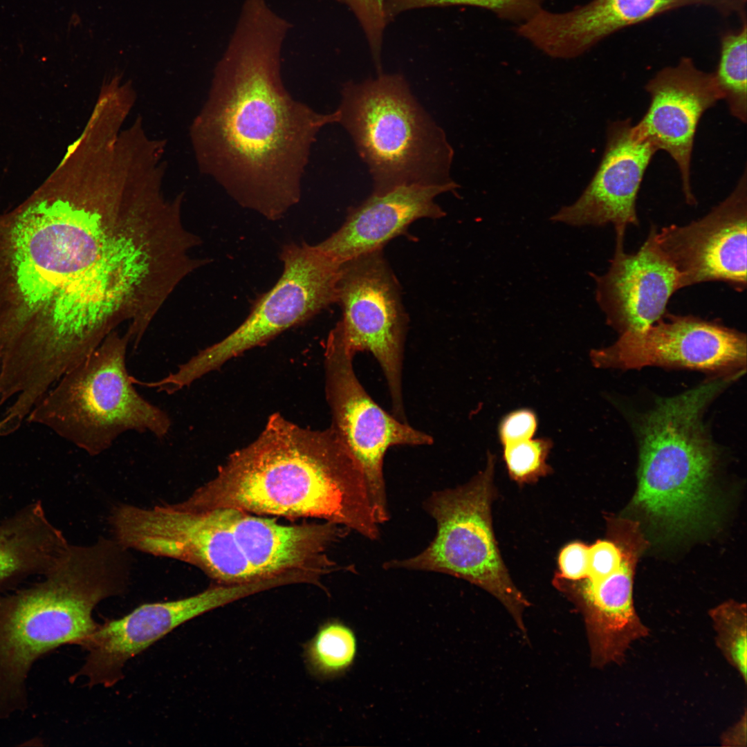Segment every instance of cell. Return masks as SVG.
<instances>
[{
	"mask_svg": "<svg viewBox=\"0 0 747 747\" xmlns=\"http://www.w3.org/2000/svg\"><path fill=\"white\" fill-rule=\"evenodd\" d=\"M747 0H591L564 12L542 8L516 33L548 57L580 56L616 32L670 10L705 6L723 16L746 17Z\"/></svg>",
	"mask_w": 747,
	"mask_h": 747,
	"instance_id": "cell-16",
	"label": "cell"
},
{
	"mask_svg": "<svg viewBox=\"0 0 747 747\" xmlns=\"http://www.w3.org/2000/svg\"><path fill=\"white\" fill-rule=\"evenodd\" d=\"M358 640L353 629L340 620L322 622L304 645V660L311 676L324 681L344 674L354 664Z\"/></svg>",
	"mask_w": 747,
	"mask_h": 747,
	"instance_id": "cell-22",
	"label": "cell"
},
{
	"mask_svg": "<svg viewBox=\"0 0 747 747\" xmlns=\"http://www.w3.org/2000/svg\"><path fill=\"white\" fill-rule=\"evenodd\" d=\"M495 465V455L488 453L485 469L470 481L432 492L423 505L436 524L434 538L418 554L389 560L382 567L436 572L465 580L496 598L526 633L523 615L530 602L513 583L493 531Z\"/></svg>",
	"mask_w": 747,
	"mask_h": 747,
	"instance_id": "cell-8",
	"label": "cell"
},
{
	"mask_svg": "<svg viewBox=\"0 0 747 747\" xmlns=\"http://www.w3.org/2000/svg\"><path fill=\"white\" fill-rule=\"evenodd\" d=\"M746 710L738 721L725 730L720 736V743L725 747H746L747 728Z\"/></svg>",
	"mask_w": 747,
	"mask_h": 747,
	"instance_id": "cell-30",
	"label": "cell"
},
{
	"mask_svg": "<svg viewBox=\"0 0 747 747\" xmlns=\"http://www.w3.org/2000/svg\"><path fill=\"white\" fill-rule=\"evenodd\" d=\"M17 279L28 304L44 309V321L82 317L117 284L124 244L106 208L64 205L31 210L14 231Z\"/></svg>",
	"mask_w": 747,
	"mask_h": 747,
	"instance_id": "cell-4",
	"label": "cell"
},
{
	"mask_svg": "<svg viewBox=\"0 0 747 747\" xmlns=\"http://www.w3.org/2000/svg\"><path fill=\"white\" fill-rule=\"evenodd\" d=\"M254 592L250 584H216L187 598L145 603L120 618L106 620L81 646L88 655L75 676L87 677L89 686L111 687L122 679L129 659L178 626Z\"/></svg>",
	"mask_w": 747,
	"mask_h": 747,
	"instance_id": "cell-15",
	"label": "cell"
},
{
	"mask_svg": "<svg viewBox=\"0 0 747 747\" xmlns=\"http://www.w3.org/2000/svg\"><path fill=\"white\" fill-rule=\"evenodd\" d=\"M325 393L332 430L355 457L364 473L379 524L390 518L383 474L384 457L395 445H427L433 438L381 408L358 380L354 355L333 328L324 349Z\"/></svg>",
	"mask_w": 747,
	"mask_h": 747,
	"instance_id": "cell-11",
	"label": "cell"
},
{
	"mask_svg": "<svg viewBox=\"0 0 747 747\" xmlns=\"http://www.w3.org/2000/svg\"><path fill=\"white\" fill-rule=\"evenodd\" d=\"M348 6L360 21L367 36L378 73H381V47L387 23L385 0H338Z\"/></svg>",
	"mask_w": 747,
	"mask_h": 747,
	"instance_id": "cell-27",
	"label": "cell"
},
{
	"mask_svg": "<svg viewBox=\"0 0 747 747\" xmlns=\"http://www.w3.org/2000/svg\"><path fill=\"white\" fill-rule=\"evenodd\" d=\"M715 632V644L727 663L746 683L747 679L746 605L726 600L708 611Z\"/></svg>",
	"mask_w": 747,
	"mask_h": 747,
	"instance_id": "cell-24",
	"label": "cell"
},
{
	"mask_svg": "<svg viewBox=\"0 0 747 747\" xmlns=\"http://www.w3.org/2000/svg\"><path fill=\"white\" fill-rule=\"evenodd\" d=\"M726 386L720 378L661 399L643 418L634 504L669 533L687 535L713 517L716 452L701 417Z\"/></svg>",
	"mask_w": 747,
	"mask_h": 747,
	"instance_id": "cell-5",
	"label": "cell"
},
{
	"mask_svg": "<svg viewBox=\"0 0 747 747\" xmlns=\"http://www.w3.org/2000/svg\"><path fill=\"white\" fill-rule=\"evenodd\" d=\"M289 28L266 0L244 1L199 125L207 170L239 205L273 221L298 203L318 132L340 119L338 109L316 112L284 87Z\"/></svg>",
	"mask_w": 747,
	"mask_h": 747,
	"instance_id": "cell-1",
	"label": "cell"
},
{
	"mask_svg": "<svg viewBox=\"0 0 747 747\" xmlns=\"http://www.w3.org/2000/svg\"><path fill=\"white\" fill-rule=\"evenodd\" d=\"M129 572L128 550L100 537L90 545L69 544L42 581L0 596V718L26 706L25 681L39 657L84 644L99 625L94 608L125 592Z\"/></svg>",
	"mask_w": 747,
	"mask_h": 747,
	"instance_id": "cell-3",
	"label": "cell"
},
{
	"mask_svg": "<svg viewBox=\"0 0 747 747\" xmlns=\"http://www.w3.org/2000/svg\"><path fill=\"white\" fill-rule=\"evenodd\" d=\"M194 508L313 517L369 540L380 528L362 470L329 427H302L279 413L185 499Z\"/></svg>",
	"mask_w": 747,
	"mask_h": 747,
	"instance_id": "cell-2",
	"label": "cell"
},
{
	"mask_svg": "<svg viewBox=\"0 0 747 747\" xmlns=\"http://www.w3.org/2000/svg\"><path fill=\"white\" fill-rule=\"evenodd\" d=\"M741 21L738 30H728L721 35L719 59L713 73L721 100L726 102L731 115L745 123L747 120L746 18Z\"/></svg>",
	"mask_w": 747,
	"mask_h": 747,
	"instance_id": "cell-23",
	"label": "cell"
},
{
	"mask_svg": "<svg viewBox=\"0 0 747 747\" xmlns=\"http://www.w3.org/2000/svg\"><path fill=\"white\" fill-rule=\"evenodd\" d=\"M597 367L645 366L722 370L746 365L745 334L692 315H665L648 328L620 334L612 345L593 349Z\"/></svg>",
	"mask_w": 747,
	"mask_h": 747,
	"instance_id": "cell-13",
	"label": "cell"
},
{
	"mask_svg": "<svg viewBox=\"0 0 747 747\" xmlns=\"http://www.w3.org/2000/svg\"><path fill=\"white\" fill-rule=\"evenodd\" d=\"M69 543L39 501L0 523V591L27 575L44 574Z\"/></svg>",
	"mask_w": 747,
	"mask_h": 747,
	"instance_id": "cell-21",
	"label": "cell"
},
{
	"mask_svg": "<svg viewBox=\"0 0 747 747\" xmlns=\"http://www.w3.org/2000/svg\"><path fill=\"white\" fill-rule=\"evenodd\" d=\"M459 185H402L382 192H373L349 211L342 225L316 246L339 262L383 247L421 219L445 216L436 198L455 192Z\"/></svg>",
	"mask_w": 747,
	"mask_h": 747,
	"instance_id": "cell-20",
	"label": "cell"
},
{
	"mask_svg": "<svg viewBox=\"0 0 747 747\" xmlns=\"http://www.w3.org/2000/svg\"><path fill=\"white\" fill-rule=\"evenodd\" d=\"M747 174L706 216L685 225L657 230L655 241L676 272L681 288L719 281L746 288Z\"/></svg>",
	"mask_w": 747,
	"mask_h": 747,
	"instance_id": "cell-14",
	"label": "cell"
},
{
	"mask_svg": "<svg viewBox=\"0 0 747 747\" xmlns=\"http://www.w3.org/2000/svg\"><path fill=\"white\" fill-rule=\"evenodd\" d=\"M654 227L634 253L625 252V237L616 236L608 270L591 273L597 303L607 322L620 334L644 330L660 320L670 297L681 289L676 272L655 241Z\"/></svg>",
	"mask_w": 747,
	"mask_h": 747,
	"instance_id": "cell-19",
	"label": "cell"
},
{
	"mask_svg": "<svg viewBox=\"0 0 747 747\" xmlns=\"http://www.w3.org/2000/svg\"><path fill=\"white\" fill-rule=\"evenodd\" d=\"M545 0H385L384 10L387 21L403 11L451 6L479 7L495 13L497 17L515 22L527 21L540 9Z\"/></svg>",
	"mask_w": 747,
	"mask_h": 747,
	"instance_id": "cell-25",
	"label": "cell"
},
{
	"mask_svg": "<svg viewBox=\"0 0 747 747\" xmlns=\"http://www.w3.org/2000/svg\"><path fill=\"white\" fill-rule=\"evenodd\" d=\"M336 293L342 317L334 328L352 354L368 351L374 356L387 381L393 415L406 421L402 371L408 319L382 249L341 262Z\"/></svg>",
	"mask_w": 747,
	"mask_h": 747,
	"instance_id": "cell-10",
	"label": "cell"
},
{
	"mask_svg": "<svg viewBox=\"0 0 747 747\" xmlns=\"http://www.w3.org/2000/svg\"><path fill=\"white\" fill-rule=\"evenodd\" d=\"M611 520L622 543L620 565L600 576L570 580L555 574L553 580L581 612L591 664L598 669L623 663L631 646L649 634L633 600L634 572L647 541L638 522L621 517Z\"/></svg>",
	"mask_w": 747,
	"mask_h": 747,
	"instance_id": "cell-12",
	"label": "cell"
},
{
	"mask_svg": "<svg viewBox=\"0 0 747 747\" xmlns=\"http://www.w3.org/2000/svg\"><path fill=\"white\" fill-rule=\"evenodd\" d=\"M645 90L649 105L635 127L676 162L685 201L695 205L690 182L694 136L703 113L721 100L714 73L699 70L691 58L683 57L677 65L659 71Z\"/></svg>",
	"mask_w": 747,
	"mask_h": 747,
	"instance_id": "cell-18",
	"label": "cell"
},
{
	"mask_svg": "<svg viewBox=\"0 0 747 747\" xmlns=\"http://www.w3.org/2000/svg\"><path fill=\"white\" fill-rule=\"evenodd\" d=\"M280 259L284 270L275 286L258 298L247 318L230 334L178 365L171 374L176 387H189L231 358L336 303L341 262L306 243L284 245Z\"/></svg>",
	"mask_w": 747,
	"mask_h": 747,
	"instance_id": "cell-9",
	"label": "cell"
},
{
	"mask_svg": "<svg viewBox=\"0 0 747 747\" xmlns=\"http://www.w3.org/2000/svg\"><path fill=\"white\" fill-rule=\"evenodd\" d=\"M129 335L115 331L63 375L26 422L44 426L91 456L107 450L122 434L165 437L169 415L133 387L126 365Z\"/></svg>",
	"mask_w": 747,
	"mask_h": 747,
	"instance_id": "cell-7",
	"label": "cell"
},
{
	"mask_svg": "<svg viewBox=\"0 0 747 747\" xmlns=\"http://www.w3.org/2000/svg\"><path fill=\"white\" fill-rule=\"evenodd\" d=\"M553 447L548 438L527 439L503 445V458L509 476L519 485L533 483L549 474L546 459Z\"/></svg>",
	"mask_w": 747,
	"mask_h": 747,
	"instance_id": "cell-26",
	"label": "cell"
},
{
	"mask_svg": "<svg viewBox=\"0 0 747 747\" xmlns=\"http://www.w3.org/2000/svg\"><path fill=\"white\" fill-rule=\"evenodd\" d=\"M340 123L368 167L373 192L402 185H447L453 149L400 75L380 73L341 90Z\"/></svg>",
	"mask_w": 747,
	"mask_h": 747,
	"instance_id": "cell-6",
	"label": "cell"
},
{
	"mask_svg": "<svg viewBox=\"0 0 747 747\" xmlns=\"http://www.w3.org/2000/svg\"><path fill=\"white\" fill-rule=\"evenodd\" d=\"M656 147L643 137L630 119L609 124L605 151L596 173L578 199L561 208L553 222L571 226L612 224L616 236L638 225V193Z\"/></svg>",
	"mask_w": 747,
	"mask_h": 747,
	"instance_id": "cell-17",
	"label": "cell"
},
{
	"mask_svg": "<svg viewBox=\"0 0 747 747\" xmlns=\"http://www.w3.org/2000/svg\"><path fill=\"white\" fill-rule=\"evenodd\" d=\"M588 547L579 542L565 546L558 557L560 572L557 574L570 580L585 578L588 569Z\"/></svg>",
	"mask_w": 747,
	"mask_h": 747,
	"instance_id": "cell-29",
	"label": "cell"
},
{
	"mask_svg": "<svg viewBox=\"0 0 747 747\" xmlns=\"http://www.w3.org/2000/svg\"><path fill=\"white\" fill-rule=\"evenodd\" d=\"M537 429V418L529 409H520L506 415L498 427L502 445L533 438Z\"/></svg>",
	"mask_w": 747,
	"mask_h": 747,
	"instance_id": "cell-28",
	"label": "cell"
}]
</instances>
